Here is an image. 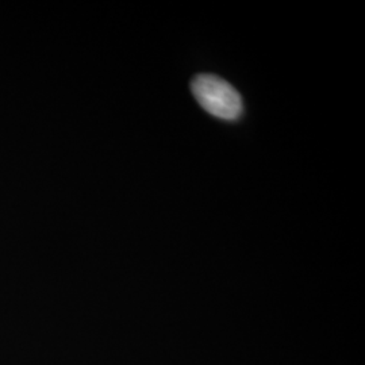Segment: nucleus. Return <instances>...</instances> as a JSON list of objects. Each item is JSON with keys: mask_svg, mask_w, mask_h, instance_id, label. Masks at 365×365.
<instances>
[{"mask_svg": "<svg viewBox=\"0 0 365 365\" xmlns=\"http://www.w3.org/2000/svg\"><path fill=\"white\" fill-rule=\"evenodd\" d=\"M191 90L197 103L209 114L223 120H235L242 114V99L233 86L214 75H197Z\"/></svg>", "mask_w": 365, "mask_h": 365, "instance_id": "1", "label": "nucleus"}]
</instances>
